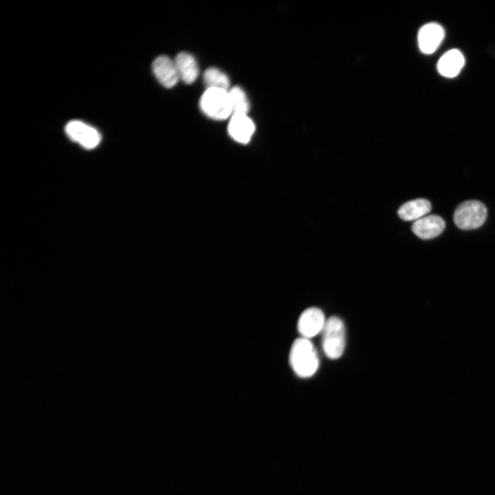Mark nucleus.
Wrapping results in <instances>:
<instances>
[{"mask_svg":"<svg viewBox=\"0 0 495 495\" xmlns=\"http://www.w3.org/2000/svg\"><path fill=\"white\" fill-rule=\"evenodd\" d=\"M446 226L444 220L439 215H426L412 225L413 233L422 239H430L439 236Z\"/></svg>","mask_w":495,"mask_h":495,"instance_id":"nucleus-9","label":"nucleus"},{"mask_svg":"<svg viewBox=\"0 0 495 495\" xmlns=\"http://www.w3.org/2000/svg\"><path fill=\"white\" fill-rule=\"evenodd\" d=\"M431 210L430 203L425 199H416L402 205L398 211L399 217L404 221H417Z\"/></svg>","mask_w":495,"mask_h":495,"instance_id":"nucleus-13","label":"nucleus"},{"mask_svg":"<svg viewBox=\"0 0 495 495\" xmlns=\"http://www.w3.org/2000/svg\"><path fill=\"white\" fill-rule=\"evenodd\" d=\"M228 96L233 114L247 115L250 110V104L243 90L235 86L228 90Z\"/></svg>","mask_w":495,"mask_h":495,"instance_id":"nucleus-15","label":"nucleus"},{"mask_svg":"<svg viewBox=\"0 0 495 495\" xmlns=\"http://www.w3.org/2000/svg\"><path fill=\"white\" fill-rule=\"evenodd\" d=\"M228 133L236 142L246 144L255 129L253 121L245 114H233L228 124Z\"/></svg>","mask_w":495,"mask_h":495,"instance_id":"nucleus-10","label":"nucleus"},{"mask_svg":"<svg viewBox=\"0 0 495 495\" xmlns=\"http://www.w3.org/2000/svg\"><path fill=\"white\" fill-rule=\"evenodd\" d=\"M152 70L158 81L167 88L174 87L179 79L174 60L165 55L153 60Z\"/></svg>","mask_w":495,"mask_h":495,"instance_id":"nucleus-8","label":"nucleus"},{"mask_svg":"<svg viewBox=\"0 0 495 495\" xmlns=\"http://www.w3.org/2000/svg\"><path fill=\"white\" fill-rule=\"evenodd\" d=\"M487 213V208L483 203L476 200H469L456 207L453 219L459 228L464 230H473L484 223Z\"/></svg>","mask_w":495,"mask_h":495,"instance_id":"nucleus-4","label":"nucleus"},{"mask_svg":"<svg viewBox=\"0 0 495 495\" xmlns=\"http://www.w3.org/2000/svg\"><path fill=\"white\" fill-rule=\"evenodd\" d=\"M289 364L295 373L300 377L312 376L318 367V356L309 339L297 338L293 342L289 356Z\"/></svg>","mask_w":495,"mask_h":495,"instance_id":"nucleus-1","label":"nucleus"},{"mask_svg":"<svg viewBox=\"0 0 495 495\" xmlns=\"http://www.w3.org/2000/svg\"><path fill=\"white\" fill-rule=\"evenodd\" d=\"M325 323L323 312L318 308L310 307L300 316L297 328L302 338L309 339L322 331Z\"/></svg>","mask_w":495,"mask_h":495,"instance_id":"nucleus-6","label":"nucleus"},{"mask_svg":"<svg viewBox=\"0 0 495 495\" xmlns=\"http://www.w3.org/2000/svg\"><path fill=\"white\" fill-rule=\"evenodd\" d=\"M199 107L208 117L223 120L232 116V108L228 91L208 88L202 94L199 100Z\"/></svg>","mask_w":495,"mask_h":495,"instance_id":"nucleus-2","label":"nucleus"},{"mask_svg":"<svg viewBox=\"0 0 495 495\" xmlns=\"http://www.w3.org/2000/svg\"><path fill=\"white\" fill-rule=\"evenodd\" d=\"M322 349L330 359H337L343 353L345 346V329L342 320L331 316L322 330Z\"/></svg>","mask_w":495,"mask_h":495,"instance_id":"nucleus-3","label":"nucleus"},{"mask_svg":"<svg viewBox=\"0 0 495 495\" xmlns=\"http://www.w3.org/2000/svg\"><path fill=\"white\" fill-rule=\"evenodd\" d=\"M465 59L463 54L457 49L446 52L439 58L437 69L442 76L453 78L458 75L464 65Z\"/></svg>","mask_w":495,"mask_h":495,"instance_id":"nucleus-11","label":"nucleus"},{"mask_svg":"<svg viewBox=\"0 0 495 495\" xmlns=\"http://www.w3.org/2000/svg\"><path fill=\"white\" fill-rule=\"evenodd\" d=\"M174 63L180 79L186 84L192 83L199 74V67L192 55L182 52L174 59Z\"/></svg>","mask_w":495,"mask_h":495,"instance_id":"nucleus-12","label":"nucleus"},{"mask_svg":"<svg viewBox=\"0 0 495 495\" xmlns=\"http://www.w3.org/2000/svg\"><path fill=\"white\" fill-rule=\"evenodd\" d=\"M203 80L208 88L221 89L228 91L230 87V80L227 75L215 67H209L204 73Z\"/></svg>","mask_w":495,"mask_h":495,"instance_id":"nucleus-14","label":"nucleus"},{"mask_svg":"<svg viewBox=\"0 0 495 495\" xmlns=\"http://www.w3.org/2000/svg\"><path fill=\"white\" fill-rule=\"evenodd\" d=\"M445 32L441 25L429 23L423 25L418 33L420 50L426 54L433 53L443 39Z\"/></svg>","mask_w":495,"mask_h":495,"instance_id":"nucleus-7","label":"nucleus"},{"mask_svg":"<svg viewBox=\"0 0 495 495\" xmlns=\"http://www.w3.org/2000/svg\"><path fill=\"white\" fill-rule=\"evenodd\" d=\"M67 135L82 147L91 149L96 147L101 135L94 127L80 120H71L65 126Z\"/></svg>","mask_w":495,"mask_h":495,"instance_id":"nucleus-5","label":"nucleus"}]
</instances>
